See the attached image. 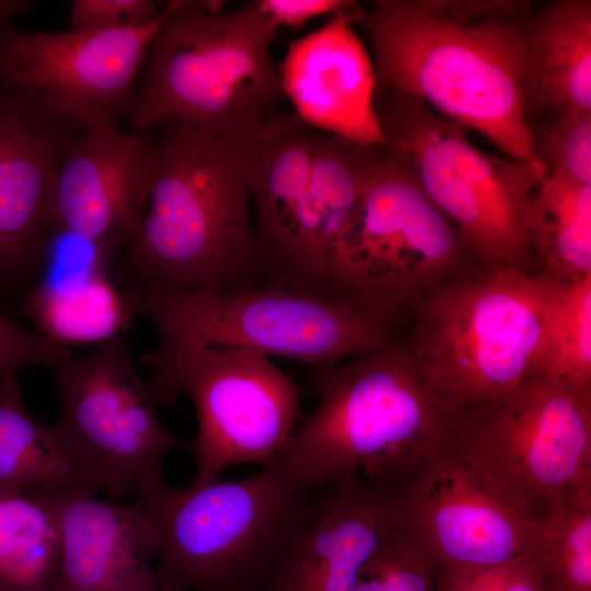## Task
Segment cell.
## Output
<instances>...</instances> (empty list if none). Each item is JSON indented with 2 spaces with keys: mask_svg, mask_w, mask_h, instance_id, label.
<instances>
[{
  "mask_svg": "<svg viewBox=\"0 0 591 591\" xmlns=\"http://www.w3.org/2000/svg\"><path fill=\"white\" fill-rule=\"evenodd\" d=\"M374 109L389 144L467 250L488 264L524 265L530 204L546 176L544 166L478 149L466 128L409 94L378 91Z\"/></svg>",
  "mask_w": 591,
  "mask_h": 591,
  "instance_id": "9",
  "label": "cell"
},
{
  "mask_svg": "<svg viewBox=\"0 0 591 591\" xmlns=\"http://www.w3.org/2000/svg\"><path fill=\"white\" fill-rule=\"evenodd\" d=\"M529 247L549 275L575 282L591 275V186L546 175L530 204Z\"/></svg>",
  "mask_w": 591,
  "mask_h": 591,
  "instance_id": "26",
  "label": "cell"
},
{
  "mask_svg": "<svg viewBox=\"0 0 591 591\" xmlns=\"http://www.w3.org/2000/svg\"><path fill=\"white\" fill-rule=\"evenodd\" d=\"M152 176L150 138L116 124L85 130L57 174L54 231L89 242L109 268L138 231Z\"/></svg>",
  "mask_w": 591,
  "mask_h": 591,
  "instance_id": "16",
  "label": "cell"
},
{
  "mask_svg": "<svg viewBox=\"0 0 591 591\" xmlns=\"http://www.w3.org/2000/svg\"><path fill=\"white\" fill-rule=\"evenodd\" d=\"M488 267L452 280L412 313L407 344L453 408L508 398L547 355L560 280Z\"/></svg>",
  "mask_w": 591,
  "mask_h": 591,
  "instance_id": "5",
  "label": "cell"
},
{
  "mask_svg": "<svg viewBox=\"0 0 591 591\" xmlns=\"http://www.w3.org/2000/svg\"><path fill=\"white\" fill-rule=\"evenodd\" d=\"M74 356L38 334L30 333L0 313V373L16 374L31 367L53 369Z\"/></svg>",
  "mask_w": 591,
  "mask_h": 591,
  "instance_id": "32",
  "label": "cell"
},
{
  "mask_svg": "<svg viewBox=\"0 0 591 591\" xmlns=\"http://www.w3.org/2000/svg\"><path fill=\"white\" fill-rule=\"evenodd\" d=\"M119 591H124V589L119 590Z\"/></svg>",
  "mask_w": 591,
  "mask_h": 591,
  "instance_id": "38",
  "label": "cell"
},
{
  "mask_svg": "<svg viewBox=\"0 0 591 591\" xmlns=\"http://www.w3.org/2000/svg\"><path fill=\"white\" fill-rule=\"evenodd\" d=\"M148 392L158 404L188 396L196 409L193 485L219 479L230 466L271 462L298 426L300 390L293 376L247 349L143 355Z\"/></svg>",
  "mask_w": 591,
  "mask_h": 591,
  "instance_id": "11",
  "label": "cell"
},
{
  "mask_svg": "<svg viewBox=\"0 0 591 591\" xmlns=\"http://www.w3.org/2000/svg\"><path fill=\"white\" fill-rule=\"evenodd\" d=\"M165 16L163 7L149 24L113 31L26 33L0 24V85L65 126L118 125Z\"/></svg>",
  "mask_w": 591,
  "mask_h": 591,
  "instance_id": "13",
  "label": "cell"
},
{
  "mask_svg": "<svg viewBox=\"0 0 591 591\" xmlns=\"http://www.w3.org/2000/svg\"><path fill=\"white\" fill-rule=\"evenodd\" d=\"M447 445L542 515L591 483V391L536 373L506 399L453 408Z\"/></svg>",
  "mask_w": 591,
  "mask_h": 591,
  "instance_id": "10",
  "label": "cell"
},
{
  "mask_svg": "<svg viewBox=\"0 0 591 591\" xmlns=\"http://www.w3.org/2000/svg\"><path fill=\"white\" fill-rule=\"evenodd\" d=\"M524 112L529 126L591 114V1L553 0L525 25Z\"/></svg>",
  "mask_w": 591,
  "mask_h": 591,
  "instance_id": "21",
  "label": "cell"
},
{
  "mask_svg": "<svg viewBox=\"0 0 591 591\" xmlns=\"http://www.w3.org/2000/svg\"><path fill=\"white\" fill-rule=\"evenodd\" d=\"M49 591H55V589H53V590H49Z\"/></svg>",
  "mask_w": 591,
  "mask_h": 591,
  "instance_id": "37",
  "label": "cell"
},
{
  "mask_svg": "<svg viewBox=\"0 0 591 591\" xmlns=\"http://www.w3.org/2000/svg\"><path fill=\"white\" fill-rule=\"evenodd\" d=\"M318 131L297 114H276L246 144V178L267 282L285 253L306 193Z\"/></svg>",
  "mask_w": 591,
  "mask_h": 591,
  "instance_id": "22",
  "label": "cell"
},
{
  "mask_svg": "<svg viewBox=\"0 0 591 591\" xmlns=\"http://www.w3.org/2000/svg\"><path fill=\"white\" fill-rule=\"evenodd\" d=\"M32 3L23 0H0V24L11 23L13 18L28 12Z\"/></svg>",
  "mask_w": 591,
  "mask_h": 591,
  "instance_id": "35",
  "label": "cell"
},
{
  "mask_svg": "<svg viewBox=\"0 0 591 591\" xmlns=\"http://www.w3.org/2000/svg\"><path fill=\"white\" fill-rule=\"evenodd\" d=\"M540 373L591 391V275L575 282L560 280Z\"/></svg>",
  "mask_w": 591,
  "mask_h": 591,
  "instance_id": "28",
  "label": "cell"
},
{
  "mask_svg": "<svg viewBox=\"0 0 591 591\" xmlns=\"http://www.w3.org/2000/svg\"><path fill=\"white\" fill-rule=\"evenodd\" d=\"M287 46L281 85L303 121L363 146L389 142L374 109L373 63L348 18Z\"/></svg>",
  "mask_w": 591,
  "mask_h": 591,
  "instance_id": "18",
  "label": "cell"
},
{
  "mask_svg": "<svg viewBox=\"0 0 591 591\" xmlns=\"http://www.w3.org/2000/svg\"><path fill=\"white\" fill-rule=\"evenodd\" d=\"M396 490L406 536L434 575L535 555L541 515L447 444Z\"/></svg>",
  "mask_w": 591,
  "mask_h": 591,
  "instance_id": "14",
  "label": "cell"
},
{
  "mask_svg": "<svg viewBox=\"0 0 591 591\" xmlns=\"http://www.w3.org/2000/svg\"><path fill=\"white\" fill-rule=\"evenodd\" d=\"M161 11L151 0H76L70 9L73 32L139 27L154 21Z\"/></svg>",
  "mask_w": 591,
  "mask_h": 591,
  "instance_id": "31",
  "label": "cell"
},
{
  "mask_svg": "<svg viewBox=\"0 0 591 591\" xmlns=\"http://www.w3.org/2000/svg\"><path fill=\"white\" fill-rule=\"evenodd\" d=\"M162 127L150 139L153 176L141 223L115 266L120 288L235 293L268 285L246 144L187 125Z\"/></svg>",
  "mask_w": 591,
  "mask_h": 591,
  "instance_id": "2",
  "label": "cell"
},
{
  "mask_svg": "<svg viewBox=\"0 0 591 591\" xmlns=\"http://www.w3.org/2000/svg\"><path fill=\"white\" fill-rule=\"evenodd\" d=\"M546 175L591 186V114L566 113L530 127Z\"/></svg>",
  "mask_w": 591,
  "mask_h": 591,
  "instance_id": "29",
  "label": "cell"
},
{
  "mask_svg": "<svg viewBox=\"0 0 591 591\" xmlns=\"http://www.w3.org/2000/svg\"><path fill=\"white\" fill-rule=\"evenodd\" d=\"M470 256L455 227L387 142L382 169L332 246L326 296L396 324L468 273Z\"/></svg>",
  "mask_w": 591,
  "mask_h": 591,
  "instance_id": "8",
  "label": "cell"
},
{
  "mask_svg": "<svg viewBox=\"0 0 591 591\" xmlns=\"http://www.w3.org/2000/svg\"><path fill=\"white\" fill-rule=\"evenodd\" d=\"M50 371L60 406L51 427L101 490L137 495L163 478L166 455L183 443L160 422L120 337Z\"/></svg>",
  "mask_w": 591,
  "mask_h": 591,
  "instance_id": "12",
  "label": "cell"
},
{
  "mask_svg": "<svg viewBox=\"0 0 591 591\" xmlns=\"http://www.w3.org/2000/svg\"><path fill=\"white\" fill-rule=\"evenodd\" d=\"M124 591H163L155 583L154 577L149 576L124 588Z\"/></svg>",
  "mask_w": 591,
  "mask_h": 591,
  "instance_id": "36",
  "label": "cell"
},
{
  "mask_svg": "<svg viewBox=\"0 0 591 591\" xmlns=\"http://www.w3.org/2000/svg\"><path fill=\"white\" fill-rule=\"evenodd\" d=\"M73 128L37 114L0 85V276H12L47 248L60 164Z\"/></svg>",
  "mask_w": 591,
  "mask_h": 591,
  "instance_id": "17",
  "label": "cell"
},
{
  "mask_svg": "<svg viewBox=\"0 0 591 591\" xmlns=\"http://www.w3.org/2000/svg\"><path fill=\"white\" fill-rule=\"evenodd\" d=\"M317 405L273 460L304 491L394 489L447 444L453 406L407 343L313 367Z\"/></svg>",
  "mask_w": 591,
  "mask_h": 591,
  "instance_id": "3",
  "label": "cell"
},
{
  "mask_svg": "<svg viewBox=\"0 0 591 591\" xmlns=\"http://www.w3.org/2000/svg\"><path fill=\"white\" fill-rule=\"evenodd\" d=\"M155 327L159 357L205 349H247L313 367L395 345V324L346 302L269 283L235 293L121 289Z\"/></svg>",
  "mask_w": 591,
  "mask_h": 591,
  "instance_id": "6",
  "label": "cell"
},
{
  "mask_svg": "<svg viewBox=\"0 0 591 591\" xmlns=\"http://www.w3.org/2000/svg\"><path fill=\"white\" fill-rule=\"evenodd\" d=\"M175 0L148 55L129 111L138 132L181 124L246 144L285 96L270 45L279 24L256 1Z\"/></svg>",
  "mask_w": 591,
  "mask_h": 591,
  "instance_id": "4",
  "label": "cell"
},
{
  "mask_svg": "<svg viewBox=\"0 0 591 591\" xmlns=\"http://www.w3.org/2000/svg\"><path fill=\"white\" fill-rule=\"evenodd\" d=\"M60 540L55 591H119L153 575L158 534L136 505L103 501L94 491H43Z\"/></svg>",
  "mask_w": 591,
  "mask_h": 591,
  "instance_id": "20",
  "label": "cell"
},
{
  "mask_svg": "<svg viewBox=\"0 0 591 591\" xmlns=\"http://www.w3.org/2000/svg\"><path fill=\"white\" fill-rule=\"evenodd\" d=\"M405 535L396 489L350 480L309 491L256 591H352L362 568Z\"/></svg>",
  "mask_w": 591,
  "mask_h": 591,
  "instance_id": "15",
  "label": "cell"
},
{
  "mask_svg": "<svg viewBox=\"0 0 591 591\" xmlns=\"http://www.w3.org/2000/svg\"><path fill=\"white\" fill-rule=\"evenodd\" d=\"M258 8L268 13L278 24L301 28L315 16L334 13L346 16L351 23L352 14L358 5L346 0H258Z\"/></svg>",
  "mask_w": 591,
  "mask_h": 591,
  "instance_id": "33",
  "label": "cell"
},
{
  "mask_svg": "<svg viewBox=\"0 0 591 591\" xmlns=\"http://www.w3.org/2000/svg\"><path fill=\"white\" fill-rule=\"evenodd\" d=\"M530 12L523 1L379 0L357 5L351 24L371 39L375 92L430 103L512 160L542 164L524 112Z\"/></svg>",
  "mask_w": 591,
  "mask_h": 591,
  "instance_id": "1",
  "label": "cell"
},
{
  "mask_svg": "<svg viewBox=\"0 0 591 591\" xmlns=\"http://www.w3.org/2000/svg\"><path fill=\"white\" fill-rule=\"evenodd\" d=\"M387 155V143L363 146L318 131L308 185L271 283L326 296L332 246Z\"/></svg>",
  "mask_w": 591,
  "mask_h": 591,
  "instance_id": "19",
  "label": "cell"
},
{
  "mask_svg": "<svg viewBox=\"0 0 591 591\" xmlns=\"http://www.w3.org/2000/svg\"><path fill=\"white\" fill-rule=\"evenodd\" d=\"M306 494L274 461L241 479L146 486L136 505L158 534L155 583L163 591H256Z\"/></svg>",
  "mask_w": 591,
  "mask_h": 591,
  "instance_id": "7",
  "label": "cell"
},
{
  "mask_svg": "<svg viewBox=\"0 0 591 591\" xmlns=\"http://www.w3.org/2000/svg\"><path fill=\"white\" fill-rule=\"evenodd\" d=\"M485 569L495 591H547L534 555L486 566Z\"/></svg>",
  "mask_w": 591,
  "mask_h": 591,
  "instance_id": "34",
  "label": "cell"
},
{
  "mask_svg": "<svg viewBox=\"0 0 591 591\" xmlns=\"http://www.w3.org/2000/svg\"><path fill=\"white\" fill-rule=\"evenodd\" d=\"M0 489H101L53 427L28 415L16 374L0 373Z\"/></svg>",
  "mask_w": 591,
  "mask_h": 591,
  "instance_id": "24",
  "label": "cell"
},
{
  "mask_svg": "<svg viewBox=\"0 0 591 591\" xmlns=\"http://www.w3.org/2000/svg\"><path fill=\"white\" fill-rule=\"evenodd\" d=\"M352 591H438V588L433 571L405 535L362 568Z\"/></svg>",
  "mask_w": 591,
  "mask_h": 591,
  "instance_id": "30",
  "label": "cell"
},
{
  "mask_svg": "<svg viewBox=\"0 0 591 591\" xmlns=\"http://www.w3.org/2000/svg\"><path fill=\"white\" fill-rule=\"evenodd\" d=\"M534 556L547 591H591V483L546 506Z\"/></svg>",
  "mask_w": 591,
  "mask_h": 591,
  "instance_id": "27",
  "label": "cell"
},
{
  "mask_svg": "<svg viewBox=\"0 0 591 591\" xmlns=\"http://www.w3.org/2000/svg\"><path fill=\"white\" fill-rule=\"evenodd\" d=\"M108 269L94 252L83 269L37 286L25 309L39 335L65 347L119 337L136 312Z\"/></svg>",
  "mask_w": 591,
  "mask_h": 591,
  "instance_id": "23",
  "label": "cell"
},
{
  "mask_svg": "<svg viewBox=\"0 0 591 591\" xmlns=\"http://www.w3.org/2000/svg\"><path fill=\"white\" fill-rule=\"evenodd\" d=\"M60 540L43 491L0 489V591L55 589Z\"/></svg>",
  "mask_w": 591,
  "mask_h": 591,
  "instance_id": "25",
  "label": "cell"
}]
</instances>
